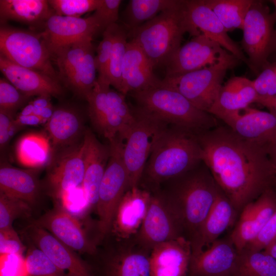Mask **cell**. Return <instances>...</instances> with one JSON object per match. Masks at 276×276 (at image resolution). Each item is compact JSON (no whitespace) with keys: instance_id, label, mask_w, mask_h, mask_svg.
Returning a JSON list of instances; mask_svg holds the SVG:
<instances>
[{"instance_id":"6da1fadb","label":"cell","mask_w":276,"mask_h":276,"mask_svg":"<svg viewBox=\"0 0 276 276\" xmlns=\"http://www.w3.org/2000/svg\"><path fill=\"white\" fill-rule=\"evenodd\" d=\"M196 135L202 162L237 212L269 189L275 177L266 149L242 139L228 126Z\"/></svg>"},{"instance_id":"7a4b0ae2","label":"cell","mask_w":276,"mask_h":276,"mask_svg":"<svg viewBox=\"0 0 276 276\" xmlns=\"http://www.w3.org/2000/svg\"><path fill=\"white\" fill-rule=\"evenodd\" d=\"M198 166L164 182L159 187L181 224L184 237L190 242L191 247L221 190L207 167L199 168Z\"/></svg>"},{"instance_id":"3957f363","label":"cell","mask_w":276,"mask_h":276,"mask_svg":"<svg viewBox=\"0 0 276 276\" xmlns=\"http://www.w3.org/2000/svg\"><path fill=\"white\" fill-rule=\"evenodd\" d=\"M202 162V149L196 133L168 125L154 145L139 187L151 192Z\"/></svg>"},{"instance_id":"277c9868","label":"cell","mask_w":276,"mask_h":276,"mask_svg":"<svg viewBox=\"0 0 276 276\" xmlns=\"http://www.w3.org/2000/svg\"><path fill=\"white\" fill-rule=\"evenodd\" d=\"M131 39L142 50L153 68L166 65L181 47L183 35L201 33L190 22L184 0L130 31Z\"/></svg>"},{"instance_id":"5b68a950","label":"cell","mask_w":276,"mask_h":276,"mask_svg":"<svg viewBox=\"0 0 276 276\" xmlns=\"http://www.w3.org/2000/svg\"><path fill=\"white\" fill-rule=\"evenodd\" d=\"M130 94L138 105L137 110L169 125L195 133L217 126L211 114L197 108L179 93L162 82L157 86Z\"/></svg>"},{"instance_id":"8992f818","label":"cell","mask_w":276,"mask_h":276,"mask_svg":"<svg viewBox=\"0 0 276 276\" xmlns=\"http://www.w3.org/2000/svg\"><path fill=\"white\" fill-rule=\"evenodd\" d=\"M123 140L117 136L109 141L110 156L100 186L96 207L98 238L111 234L114 215L128 189V175L123 158Z\"/></svg>"},{"instance_id":"52a82bcc","label":"cell","mask_w":276,"mask_h":276,"mask_svg":"<svg viewBox=\"0 0 276 276\" xmlns=\"http://www.w3.org/2000/svg\"><path fill=\"white\" fill-rule=\"evenodd\" d=\"M0 51V54L13 63L60 82L41 32L1 24Z\"/></svg>"},{"instance_id":"ba28073f","label":"cell","mask_w":276,"mask_h":276,"mask_svg":"<svg viewBox=\"0 0 276 276\" xmlns=\"http://www.w3.org/2000/svg\"><path fill=\"white\" fill-rule=\"evenodd\" d=\"M128 132L123 148V158L127 170L128 190L138 187L146 163L163 130L169 125L139 110Z\"/></svg>"},{"instance_id":"9c48e42d","label":"cell","mask_w":276,"mask_h":276,"mask_svg":"<svg viewBox=\"0 0 276 276\" xmlns=\"http://www.w3.org/2000/svg\"><path fill=\"white\" fill-rule=\"evenodd\" d=\"M238 59L182 75L165 77L163 84L176 90L197 108L208 112L215 102L226 71L237 66Z\"/></svg>"},{"instance_id":"30bf717a","label":"cell","mask_w":276,"mask_h":276,"mask_svg":"<svg viewBox=\"0 0 276 276\" xmlns=\"http://www.w3.org/2000/svg\"><path fill=\"white\" fill-rule=\"evenodd\" d=\"M276 22L264 1L253 0L244 20L242 49L246 55L248 66L256 75L270 63L271 43Z\"/></svg>"},{"instance_id":"8fae6325","label":"cell","mask_w":276,"mask_h":276,"mask_svg":"<svg viewBox=\"0 0 276 276\" xmlns=\"http://www.w3.org/2000/svg\"><path fill=\"white\" fill-rule=\"evenodd\" d=\"M84 173L82 139L75 144L52 151L44 186L51 197L60 199L68 191L82 185Z\"/></svg>"},{"instance_id":"7c38bea8","label":"cell","mask_w":276,"mask_h":276,"mask_svg":"<svg viewBox=\"0 0 276 276\" xmlns=\"http://www.w3.org/2000/svg\"><path fill=\"white\" fill-rule=\"evenodd\" d=\"M150 192L151 198L146 216L133 237L139 245L151 251L160 243L185 237L178 218L168 204L159 188Z\"/></svg>"},{"instance_id":"4fadbf2b","label":"cell","mask_w":276,"mask_h":276,"mask_svg":"<svg viewBox=\"0 0 276 276\" xmlns=\"http://www.w3.org/2000/svg\"><path fill=\"white\" fill-rule=\"evenodd\" d=\"M237 59L217 42L201 34L181 46L166 64V77H173Z\"/></svg>"},{"instance_id":"5bb4252c","label":"cell","mask_w":276,"mask_h":276,"mask_svg":"<svg viewBox=\"0 0 276 276\" xmlns=\"http://www.w3.org/2000/svg\"><path fill=\"white\" fill-rule=\"evenodd\" d=\"M220 120L240 137L267 150L276 141V115L271 112L248 106Z\"/></svg>"},{"instance_id":"9a60e30c","label":"cell","mask_w":276,"mask_h":276,"mask_svg":"<svg viewBox=\"0 0 276 276\" xmlns=\"http://www.w3.org/2000/svg\"><path fill=\"white\" fill-rule=\"evenodd\" d=\"M22 233L67 276H93L89 266L75 251L47 230L31 223Z\"/></svg>"},{"instance_id":"2e32d148","label":"cell","mask_w":276,"mask_h":276,"mask_svg":"<svg viewBox=\"0 0 276 276\" xmlns=\"http://www.w3.org/2000/svg\"><path fill=\"white\" fill-rule=\"evenodd\" d=\"M31 223L47 230L74 251L90 255L97 252L95 242L87 237L78 220L60 206L47 212Z\"/></svg>"},{"instance_id":"e0dca14e","label":"cell","mask_w":276,"mask_h":276,"mask_svg":"<svg viewBox=\"0 0 276 276\" xmlns=\"http://www.w3.org/2000/svg\"><path fill=\"white\" fill-rule=\"evenodd\" d=\"M40 32L50 54L56 50L86 37H93L101 31L96 19L87 18L51 15Z\"/></svg>"},{"instance_id":"ac0fdd59","label":"cell","mask_w":276,"mask_h":276,"mask_svg":"<svg viewBox=\"0 0 276 276\" xmlns=\"http://www.w3.org/2000/svg\"><path fill=\"white\" fill-rule=\"evenodd\" d=\"M116 240L104 259L105 276H151V251L139 245L133 237Z\"/></svg>"},{"instance_id":"d6986e66","label":"cell","mask_w":276,"mask_h":276,"mask_svg":"<svg viewBox=\"0 0 276 276\" xmlns=\"http://www.w3.org/2000/svg\"><path fill=\"white\" fill-rule=\"evenodd\" d=\"M239 219L229 238L238 252L257 236L276 211V196L270 189L241 210Z\"/></svg>"},{"instance_id":"ffe728a7","label":"cell","mask_w":276,"mask_h":276,"mask_svg":"<svg viewBox=\"0 0 276 276\" xmlns=\"http://www.w3.org/2000/svg\"><path fill=\"white\" fill-rule=\"evenodd\" d=\"M238 255L230 238L217 239L206 248L192 255L189 276H231Z\"/></svg>"},{"instance_id":"44dd1931","label":"cell","mask_w":276,"mask_h":276,"mask_svg":"<svg viewBox=\"0 0 276 276\" xmlns=\"http://www.w3.org/2000/svg\"><path fill=\"white\" fill-rule=\"evenodd\" d=\"M151 192L138 187L127 190L116 211L111 233L116 238L125 240L134 236L146 216Z\"/></svg>"},{"instance_id":"7402d4cb","label":"cell","mask_w":276,"mask_h":276,"mask_svg":"<svg viewBox=\"0 0 276 276\" xmlns=\"http://www.w3.org/2000/svg\"><path fill=\"white\" fill-rule=\"evenodd\" d=\"M184 3L187 16L197 30L248 65L242 48L228 36L218 17L203 0H184Z\"/></svg>"},{"instance_id":"603a6c76","label":"cell","mask_w":276,"mask_h":276,"mask_svg":"<svg viewBox=\"0 0 276 276\" xmlns=\"http://www.w3.org/2000/svg\"><path fill=\"white\" fill-rule=\"evenodd\" d=\"M0 69L6 78L25 95L60 98L64 90L59 81L37 71L16 64L0 54Z\"/></svg>"},{"instance_id":"cb8c5ba5","label":"cell","mask_w":276,"mask_h":276,"mask_svg":"<svg viewBox=\"0 0 276 276\" xmlns=\"http://www.w3.org/2000/svg\"><path fill=\"white\" fill-rule=\"evenodd\" d=\"M191 256V243L185 237L156 245L150 255L151 276H186Z\"/></svg>"},{"instance_id":"d4e9b609","label":"cell","mask_w":276,"mask_h":276,"mask_svg":"<svg viewBox=\"0 0 276 276\" xmlns=\"http://www.w3.org/2000/svg\"><path fill=\"white\" fill-rule=\"evenodd\" d=\"M85 173L82 187L89 209L96 207L98 193L110 156V147L101 143L89 129L84 130Z\"/></svg>"},{"instance_id":"484cf974","label":"cell","mask_w":276,"mask_h":276,"mask_svg":"<svg viewBox=\"0 0 276 276\" xmlns=\"http://www.w3.org/2000/svg\"><path fill=\"white\" fill-rule=\"evenodd\" d=\"M153 67L140 49L132 40L128 41L122 69L120 92L126 95L160 84L153 73Z\"/></svg>"},{"instance_id":"4316f807","label":"cell","mask_w":276,"mask_h":276,"mask_svg":"<svg viewBox=\"0 0 276 276\" xmlns=\"http://www.w3.org/2000/svg\"><path fill=\"white\" fill-rule=\"evenodd\" d=\"M259 101L253 80L244 77L232 76L222 85L209 113L220 119L248 107L251 103H259Z\"/></svg>"},{"instance_id":"83f0119b","label":"cell","mask_w":276,"mask_h":276,"mask_svg":"<svg viewBox=\"0 0 276 276\" xmlns=\"http://www.w3.org/2000/svg\"><path fill=\"white\" fill-rule=\"evenodd\" d=\"M237 213L220 190L202 224L195 243L191 247L192 255L199 252L217 240L234 223Z\"/></svg>"},{"instance_id":"f1b7e54d","label":"cell","mask_w":276,"mask_h":276,"mask_svg":"<svg viewBox=\"0 0 276 276\" xmlns=\"http://www.w3.org/2000/svg\"><path fill=\"white\" fill-rule=\"evenodd\" d=\"M42 187L34 170L1 165V193L23 200L32 206L38 200Z\"/></svg>"},{"instance_id":"f546056e","label":"cell","mask_w":276,"mask_h":276,"mask_svg":"<svg viewBox=\"0 0 276 276\" xmlns=\"http://www.w3.org/2000/svg\"><path fill=\"white\" fill-rule=\"evenodd\" d=\"M83 128L82 118L76 110L66 107L54 109L45 124L52 151L80 142L84 132Z\"/></svg>"},{"instance_id":"4dcf8cb0","label":"cell","mask_w":276,"mask_h":276,"mask_svg":"<svg viewBox=\"0 0 276 276\" xmlns=\"http://www.w3.org/2000/svg\"><path fill=\"white\" fill-rule=\"evenodd\" d=\"M55 14L45 0H1V24L14 20L31 26H43Z\"/></svg>"},{"instance_id":"1f68e13d","label":"cell","mask_w":276,"mask_h":276,"mask_svg":"<svg viewBox=\"0 0 276 276\" xmlns=\"http://www.w3.org/2000/svg\"><path fill=\"white\" fill-rule=\"evenodd\" d=\"M15 152L21 165L36 169L48 165L52 156V148L47 135L31 132L19 139Z\"/></svg>"},{"instance_id":"d6a6232c","label":"cell","mask_w":276,"mask_h":276,"mask_svg":"<svg viewBox=\"0 0 276 276\" xmlns=\"http://www.w3.org/2000/svg\"><path fill=\"white\" fill-rule=\"evenodd\" d=\"M231 276H276V261L263 250L238 252Z\"/></svg>"},{"instance_id":"836d02e7","label":"cell","mask_w":276,"mask_h":276,"mask_svg":"<svg viewBox=\"0 0 276 276\" xmlns=\"http://www.w3.org/2000/svg\"><path fill=\"white\" fill-rule=\"evenodd\" d=\"M179 0H131L124 11L126 27L133 30L161 12L177 4Z\"/></svg>"},{"instance_id":"e575fe53","label":"cell","mask_w":276,"mask_h":276,"mask_svg":"<svg viewBox=\"0 0 276 276\" xmlns=\"http://www.w3.org/2000/svg\"><path fill=\"white\" fill-rule=\"evenodd\" d=\"M217 15L227 32L242 29L253 0H203Z\"/></svg>"},{"instance_id":"d590c367","label":"cell","mask_w":276,"mask_h":276,"mask_svg":"<svg viewBox=\"0 0 276 276\" xmlns=\"http://www.w3.org/2000/svg\"><path fill=\"white\" fill-rule=\"evenodd\" d=\"M125 28L116 23L108 67V77L110 85L119 92L121 87L122 66L128 43Z\"/></svg>"},{"instance_id":"8d00e7d4","label":"cell","mask_w":276,"mask_h":276,"mask_svg":"<svg viewBox=\"0 0 276 276\" xmlns=\"http://www.w3.org/2000/svg\"><path fill=\"white\" fill-rule=\"evenodd\" d=\"M31 214L29 204L0 192V230L12 227L14 220L30 217Z\"/></svg>"},{"instance_id":"74e56055","label":"cell","mask_w":276,"mask_h":276,"mask_svg":"<svg viewBox=\"0 0 276 276\" xmlns=\"http://www.w3.org/2000/svg\"><path fill=\"white\" fill-rule=\"evenodd\" d=\"M25 259L29 276H67L34 245L30 246Z\"/></svg>"},{"instance_id":"f35d334b","label":"cell","mask_w":276,"mask_h":276,"mask_svg":"<svg viewBox=\"0 0 276 276\" xmlns=\"http://www.w3.org/2000/svg\"><path fill=\"white\" fill-rule=\"evenodd\" d=\"M116 24L109 26L103 32V37L97 49L95 64L98 73L97 81L110 84L108 77V67L113 43Z\"/></svg>"},{"instance_id":"ab89813d","label":"cell","mask_w":276,"mask_h":276,"mask_svg":"<svg viewBox=\"0 0 276 276\" xmlns=\"http://www.w3.org/2000/svg\"><path fill=\"white\" fill-rule=\"evenodd\" d=\"M253 82L259 97V103L268 108L276 95V61L264 67Z\"/></svg>"},{"instance_id":"60d3db41","label":"cell","mask_w":276,"mask_h":276,"mask_svg":"<svg viewBox=\"0 0 276 276\" xmlns=\"http://www.w3.org/2000/svg\"><path fill=\"white\" fill-rule=\"evenodd\" d=\"M102 0H49V4L55 14L80 17L83 14L95 11Z\"/></svg>"},{"instance_id":"b9f144b4","label":"cell","mask_w":276,"mask_h":276,"mask_svg":"<svg viewBox=\"0 0 276 276\" xmlns=\"http://www.w3.org/2000/svg\"><path fill=\"white\" fill-rule=\"evenodd\" d=\"M30 97L16 88L7 79H0V109L13 115Z\"/></svg>"},{"instance_id":"7bdbcfd3","label":"cell","mask_w":276,"mask_h":276,"mask_svg":"<svg viewBox=\"0 0 276 276\" xmlns=\"http://www.w3.org/2000/svg\"><path fill=\"white\" fill-rule=\"evenodd\" d=\"M59 200L62 203L61 208L75 217L90 210L82 186L68 191Z\"/></svg>"},{"instance_id":"ee69618b","label":"cell","mask_w":276,"mask_h":276,"mask_svg":"<svg viewBox=\"0 0 276 276\" xmlns=\"http://www.w3.org/2000/svg\"><path fill=\"white\" fill-rule=\"evenodd\" d=\"M121 3V0H102L92 15L99 23L103 32L109 26L117 23Z\"/></svg>"},{"instance_id":"f6af8a7d","label":"cell","mask_w":276,"mask_h":276,"mask_svg":"<svg viewBox=\"0 0 276 276\" xmlns=\"http://www.w3.org/2000/svg\"><path fill=\"white\" fill-rule=\"evenodd\" d=\"M0 276H29L22 254H1Z\"/></svg>"},{"instance_id":"bcb514c9","label":"cell","mask_w":276,"mask_h":276,"mask_svg":"<svg viewBox=\"0 0 276 276\" xmlns=\"http://www.w3.org/2000/svg\"><path fill=\"white\" fill-rule=\"evenodd\" d=\"M276 239V211L260 230L255 238L244 248L262 251Z\"/></svg>"},{"instance_id":"7dc6e473","label":"cell","mask_w":276,"mask_h":276,"mask_svg":"<svg viewBox=\"0 0 276 276\" xmlns=\"http://www.w3.org/2000/svg\"><path fill=\"white\" fill-rule=\"evenodd\" d=\"M25 249L18 234L12 227L0 230V255L22 254Z\"/></svg>"},{"instance_id":"c3c4849f","label":"cell","mask_w":276,"mask_h":276,"mask_svg":"<svg viewBox=\"0 0 276 276\" xmlns=\"http://www.w3.org/2000/svg\"><path fill=\"white\" fill-rule=\"evenodd\" d=\"M13 114L0 109V145L3 148L10 140L9 131L14 118Z\"/></svg>"},{"instance_id":"681fc988","label":"cell","mask_w":276,"mask_h":276,"mask_svg":"<svg viewBox=\"0 0 276 276\" xmlns=\"http://www.w3.org/2000/svg\"><path fill=\"white\" fill-rule=\"evenodd\" d=\"M14 120L16 123L21 128L26 126H36L45 123L42 119L34 114L28 116L18 114Z\"/></svg>"},{"instance_id":"f907efd6","label":"cell","mask_w":276,"mask_h":276,"mask_svg":"<svg viewBox=\"0 0 276 276\" xmlns=\"http://www.w3.org/2000/svg\"><path fill=\"white\" fill-rule=\"evenodd\" d=\"M31 102L35 108H44L53 106L51 103V97L48 95L38 96Z\"/></svg>"},{"instance_id":"816d5d0a","label":"cell","mask_w":276,"mask_h":276,"mask_svg":"<svg viewBox=\"0 0 276 276\" xmlns=\"http://www.w3.org/2000/svg\"><path fill=\"white\" fill-rule=\"evenodd\" d=\"M54 111V109L53 106L40 108H35L34 114L40 117L47 123L52 116Z\"/></svg>"},{"instance_id":"f5cc1de1","label":"cell","mask_w":276,"mask_h":276,"mask_svg":"<svg viewBox=\"0 0 276 276\" xmlns=\"http://www.w3.org/2000/svg\"><path fill=\"white\" fill-rule=\"evenodd\" d=\"M267 152L270 156L269 158L274 170V177L276 178V141L268 148Z\"/></svg>"},{"instance_id":"db71d44e","label":"cell","mask_w":276,"mask_h":276,"mask_svg":"<svg viewBox=\"0 0 276 276\" xmlns=\"http://www.w3.org/2000/svg\"><path fill=\"white\" fill-rule=\"evenodd\" d=\"M263 251L276 261V239L266 246Z\"/></svg>"},{"instance_id":"11a10c76","label":"cell","mask_w":276,"mask_h":276,"mask_svg":"<svg viewBox=\"0 0 276 276\" xmlns=\"http://www.w3.org/2000/svg\"><path fill=\"white\" fill-rule=\"evenodd\" d=\"M34 109L35 107L31 101L22 108L18 114L22 116L32 114H34Z\"/></svg>"},{"instance_id":"9f6ffc18","label":"cell","mask_w":276,"mask_h":276,"mask_svg":"<svg viewBox=\"0 0 276 276\" xmlns=\"http://www.w3.org/2000/svg\"><path fill=\"white\" fill-rule=\"evenodd\" d=\"M270 2L274 5L275 7V13L276 17V2L274 1V0L271 1ZM272 54H274L276 55V27L274 29L271 43L270 55Z\"/></svg>"},{"instance_id":"6f0895ef","label":"cell","mask_w":276,"mask_h":276,"mask_svg":"<svg viewBox=\"0 0 276 276\" xmlns=\"http://www.w3.org/2000/svg\"><path fill=\"white\" fill-rule=\"evenodd\" d=\"M268 108L271 112L276 115V95L271 100Z\"/></svg>"},{"instance_id":"680465c9","label":"cell","mask_w":276,"mask_h":276,"mask_svg":"<svg viewBox=\"0 0 276 276\" xmlns=\"http://www.w3.org/2000/svg\"><path fill=\"white\" fill-rule=\"evenodd\" d=\"M274 1L276 2V0H274Z\"/></svg>"}]
</instances>
